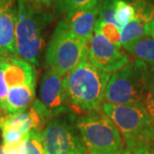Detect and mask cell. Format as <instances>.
Listing matches in <instances>:
<instances>
[{"label":"cell","instance_id":"8","mask_svg":"<svg viewBox=\"0 0 154 154\" xmlns=\"http://www.w3.org/2000/svg\"><path fill=\"white\" fill-rule=\"evenodd\" d=\"M88 61L105 72H116L126 65L129 58L121 45L113 44L97 31L88 44Z\"/></svg>","mask_w":154,"mask_h":154},{"label":"cell","instance_id":"23","mask_svg":"<svg viewBox=\"0 0 154 154\" xmlns=\"http://www.w3.org/2000/svg\"><path fill=\"white\" fill-rule=\"evenodd\" d=\"M5 57H0V105L4 109L6 114V98L9 91L5 74Z\"/></svg>","mask_w":154,"mask_h":154},{"label":"cell","instance_id":"2","mask_svg":"<svg viewBox=\"0 0 154 154\" xmlns=\"http://www.w3.org/2000/svg\"><path fill=\"white\" fill-rule=\"evenodd\" d=\"M52 17L44 6L17 0L16 46L19 57L31 64L39 65L45 45L44 30Z\"/></svg>","mask_w":154,"mask_h":154},{"label":"cell","instance_id":"3","mask_svg":"<svg viewBox=\"0 0 154 154\" xmlns=\"http://www.w3.org/2000/svg\"><path fill=\"white\" fill-rule=\"evenodd\" d=\"M100 108L120 130L124 138L126 150L152 147L154 128L142 103L118 105L105 102Z\"/></svg>","mask_w":154,"mask_h":154},{"label":"cell","instance_id":"28","mask_svg":"<svg viewBox=\"0 0 154 154\" xmlns=\"http://www.w3.org/2000/svg\"><path fill=\"white\" fill-rule=\"evenodd\" d=\"M0 154H2V153H1V152H0Z\"/></svg>","mask_w":154,"mask_h":154},{"label":"cell","instance_id":"5","mask_svg":"<svg viewBox=\"0 0 154 154\" xmlns=\"http://www.w3.org/2000/svg\"><path fill=\"white\" fill-rule=\"evenodd\" d=\"M88 44L86 39L72 33L63 20L61 21L52 33L45 53L49 69L62 76L66 75L88 59Z\"/></svg>","mask_w":154,"mask_h":154},{"label":"cell","instance_id":"25","mask_svg":"<svg viewBox=\"0 0 154 154\" xmlns=\"http://www.w3.org/2000/svg\"><path fill=\"white\" fill-rule=\"evenodd\" d=\"M123 154H154V151L152 147L145 146V147H140V148L131 150V151L126 150Z\"/></svg>","mask_w":154,"mask_h":154},{"label":"cell","instance_id":"15","mask_svg":"<svg viewBox=\"0 0 154 154\" xmlns=\"http://www.w3.org/2000/svg\"><path fill=\"white\" fill-rule=\"evenodd\" d=\"M149 25L134 17L121 29V45L123 46L135 39L149 35Z\"/></svg>","mask_w":154,"mask_h":154},{"label":"cell","instance_id":"11","mask_svg":"<svg viewBox=\"0 0 154 154\" xmlns=\"http://www.w3.org/2000/svg\"><path fill=\"white\" fill-rule=\"evenodd\" d=\"M101 6L102 5H99L69 12L63 21L72 33L89 42L94 33Z\"/></svg>","mask_w":154,"mask_h":154},{"label":"cell","instance_id":"16","mask_svg":"<svg viewBox=\"0 0 154 154\" xmlns=\"http://www.w3.org/2000/svg\"><path fill=\"white\" fill-rule=\"evenodd\" d=\"M135 17V10L133 4H129L124 0H116V21L118 28L121 29Z\"/></svg>","mask_w":154,"mask_h":154},{"label":"cell","instance_id":"14","mask_svg":"<svg viewBox=\"0 0 154 154\" xmlns=\"http://www.w3.org/2000/svg\"><path fill=\"white\" fill-rule=\"evenodd\" d=\"M123 48L135 58L144 62L151 71H154V38L146 35L123 45Z\"/></svg>","mask_w":154,"mask_h":154},{"label":"cell","instance_id":"9","mask_svg":"<svg viewBox=\"0 0 154 154\" xmlns=\"http://www.w3.org/2000/svg\"><path fill=\"white\" fill-rule=\"evenodd\" d=\"M17 0H0V57H18L16 46Z\"/></svg>","mask_w":154,"mask_h":154},{"label":"cell","instance_id":"27","mask_svg":"<svg viewBox=\"0 0 154 154\" xmlns=\"http://www.w3.org/2000/svg\"><path fill=\"white\" fill-rule=\"evenodd\" d=\"M149 35L154 38V20L149 25Z\"/></svg>","mask_w":154,"mask_h":154},{"label":"cell","instance_id":"24","mask_svg":"<svg viewBox=\"0 0 154 154\" xmlns=\"http://www.w3.org/2000/svg\"><path fill=\"white\" fill-rule=\"evenodd\" d=\"M0 152L2 154H22L23 140L17 143H2Z\"/></svg>","mask_w":154,"mask_h":154},{"label":"cell","instance_id":"20","mask_svg":"<svg viewBox=\"0 0 154 154\" xmlns=\"http://www.w3.org/2000/svg\"><path fill=\"white\" fill-rule=\"evenodd\" d=\"M133 5L135 10V17L150 24L154 20V6L145 0H136Z\"/></svg>","mask_w":154,"mask_h":154},{"label":"cell","instance_id":"17","mask_svg":"<svg viewBox=\"0 0 154 154\" xmlns=\"http://www.w3.org/2000/svg\"><path fill=\"white\" fill-rule=\"evenodd\" d=\"M22 154H45L39 130H32L23 140Z\"/></svg>","mask_w":154,"mask_h":154},{"label":"cell","instance_id":"19","mask_svg":"<svg viewBox=\"0 0 154 154\" xmlns=\"http://www.w3.org/2000/svg\"><path fill=\"white\" fill-rule=\"evenodd\" d=\"M94 31L99 32L111 43L121 45V31L114 24L100 22L98 19L95 24Z\"/></svg>","mask_w":154,"mask_h":154},{"label":"cell","instance_id":"4","mask_svg":"<svg viewBox=\"0 0 154 154\" xmlns=\"http://www.w3.org/2000/svg\"><path fill=\"white\" fill-rule=\"evenodd\" d=\"M151 70L141 60H129L114 72L107 83L105 100L118 105L141 104L151 82Z\"/></svg>","mask_w":154,"mask_h":154},{"label":"cell","instance_id":"12","mask_svg":"<svg viewBox=\"0 0 154 154\" xmlns=\"http://www.w3.org/2000/svg\"><path fill=\"white\" fill-rule=\"evenodd\" d=\"M5 74L9 88L36 84V71L31 63L18 57H5Z\"/></svg>","mask_w":154,"mask_h":154},{"label":"cell","instance_id":"18","mask_svg":"<svg viewBox=\"0 0 154 154\" xmlns=\"http://www.w3.org/2000/svg\"><path fill=\"white\" fill-rule=\"evenodd\" d=\"M104 1L105 0H59L57 5V11L67 14L71 11L102 5Z\"/></svg>","mask_w":154,"mask_h":154},{"label":"cell","instance_id":"26","mask_svg":"<svg viewBox=\"0 0 154 154\" xmlns=\"http://www.w3.org/2000/svg\"><path fill=\"white\" fill-rule=\"evenodd\" d=\"M25 1L33 4V5H36L47 7V6L51 5L54 0H25Z\"/></svg>","mask_w":154,"mask_h":154},{"label":"cell","instance_id":"21","mask_svg":"<svg viewBox=\"0 0 154 154\" xmlns=\"http://www.w3.org/2000/svg\"><path fill=\"white\" fill-rule=\"evenodd\" d=\"M116 4V0H105L101 6L98 19L100 22L114 24L118 28V24L115 18Z\"/></svg>","mask_w":154,"mask_h":154},{"label":"cell","instance_id":"13","mask_svg":"<svg viewBox=\"0 0 154 154\" xmlns=\"http://www.w3.org/2000/svg\"><path fill=\"white\" fill-rule=\"evenodd\" d=\"M35 85H19L9 88L6 98V114H16L27 110L33 102Z\"/></svg>","mask_w":154,"mask_h":154},{"label":"cell","instance_id":"22","mask_svg":"<svg viewBox=\"0 0 154 154\" xmlns=\"http://www.w3.org/2000/svg\"><path fill=\"white\" fill-rule=\"evenodd\" d=\"M142 105L154 128V77L151 79Z\"/></svg>","mask_w":154,"mask_h":154},{"label":"cell","instance_id":"6","mask_svg":"<svg viewBox=\"0 0 154 154\" xmlns=\"http://www.w3.org/2000/svg\"><path fill=\"white\" fill-rule=\"evenodd\" d=\"M76 128L89 154H123L126 151L120 130L104 113L94 111L81 117Z\"/></svg>","mask_w":154,"mask_h":154},{"label":"cell","instance_id":"1","mask_svg":"<svg viewBox=\"0 0 154 154\" xmlns=\"http://www.w3.org/2000/svg\"><path fill=\"white\" fill-rule=\"evenodd\" d=\"M110 73L93 65L88 59L74 68L63 79L66 103L82 113L98 110L105 99Z\"/></svg>","mask_w":154,"mask_h":154},{"label":"cell","instance_id":"10","mask_svg":"<svg viewBox=\"0 0 154 154\" xmlns=\"http://www.w3.org/2000/svg\"><path fill=\"white\" fill-rule=\"evenodd\" d=\"M39 97L50 116L60 114L65 110L67 103L62 75L51 69L45 72L41 80Z\"/></svg>","mask_w":154,"mask_h":154},{"label":"cell","instance_id":"7","mask_svg":"<svg viewBox=\"0 0 154 154\" xmlns=\"http://www.w3.org/2000/svg\"><path fill=\"white\" fill-rule=\"evenodd\" d=\"M45 154H86L82 139L70 122L56 118L41 132Z\"/></svg>","mask_w":154,"mask_h":154}]
</instances>
